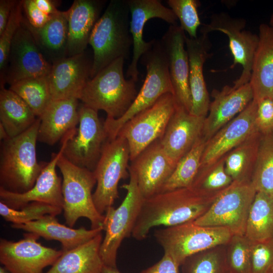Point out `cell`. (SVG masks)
<instances>
[{
  "instance_id": "1",
  "label": "cell",
  "mask_w": 273,
  "mask_h": 273,
  "mask_svg": "<svg viewBox=\"0 0 273 273\" xmlns=\"http://www.w3.org/2000/svg\"><path fill=\"white\" fill-rule=\"evenodd\" d=\"M223 190L208 192L189 187L144 199L132 237L142 240L154 227H169L195 221L209 209Z\"/></svg>"
},
{
  "instance_id": "2",
  "label": "cell",
  "mask_w": 273,
  "mask_h": 273,
  "mask_svg": "<svg viewBox=\"0 0 273 273\" xmlns=\"http://www.w3.org/2000/svg\"><path fill=\"white\" fill-rule=\"evenodd\" d=\"M130 15L127 0H111L92 31L93 50L90 78L115 60L127 59L132 46Z\"/></svg>"
},
{
  "instance_id": "3",
  "label": "cell",
  "mask_w": 273,
  "mask_h": 273,
  "mask_svg": "<svg viewBox=\"0 0 273 273\" xmlns=\"http://www.w3.org/2000/svg\"><path fill=\"white\" fill-rule=\"evenodd\" d=\"M40 119L23 133L3 141L0 161L1 187L22 193L34 185L45 164L36 159V145Z\"/></svg>"
},
{
  "instance_id": "4",
  "label": "cell",
  "mask_w": 273,
  "mask_h": 273,
  "mask_svg": "<svg viewBox=\"0 0 273 273\" xmlns=\"http://www.w3.org/2000/svg\"><path fill=\"white\" fill-rule=\"evenodd\" d=\"M124 60H115L88 80L79 98L83 104L114 119L127 111L138 93L136 82L124 77Z\"/></svg>"
},
{
  "instance_id": "5",
  "label": "cell",
  "mask_w": 273,
  "mask_h": 273,
  "mask_svg": "<svg viewBox=\"0 0 273 273\" xmlns=\"http://www.w3.org/2000/svg\"><path fill=\"white\" fill-rule=\"evenodd\" d=\"M57 167L63 177V210L66 223L72 228L79 218L85 217L89 220L91 229L103 228L104 215L96 209L93 197L92 190L97 183L94 171L74 165L63 155Z\"/></svg>"
},
{
  "instance_id": "6",
  "label": "cell",
  "mask_w": 273,
  "mask_h": 273,
  "mask_svg": "<svg viewBox=\"0 0 273 273\" xmlns=\"http://www.w3.org/2000/svg\"><path fill=\"white\" fill-rule=\"evenodd\" d=\"M233 235L225 228L201 226L192 221L157 230L154 236L164 254L180 266L192 255L226 245Z\"/></svg>"
},
{
  "instance_id": "7",
  "label": "cell",
  "mask_w": 273,
  "mask_h": 273,
  "mask_svg": "<svg viewBox=\"0 0 273 273\" xmlns=\"http://www.w3.org/2000/svg\"><path fill=\"white\" fill-rule=\"evenodd\" d=\"M129 181L122 185L126 191L125 198L116 208L109 207L105 212L103 229L105 235L100 247L104 265L117 267V251L122 241L131 236L144 198L141 193L135 174L128 170Z\"/></svg>"
},
{
  "instance_id": "8",
  "label": "cell",
  "mask_w": 273,
  "mask_h": 273,
  "mask_svg": "<svg viewBox=\"0 0 273 273\" xmlns=\"http://www.w3.org/2000/svg\"><path fill=\"white\" fill-rule=\"evenodd\" d=\"M256 192L251 181H233L217 196L209 209L193 222L201 226L225 228L234 235H245Z\"/></svg>"
},
{
  "instance_id": "9",
  "label": "cell",
  "mask_w": 273,
  "mask_h": 273,
  "mask_svg": "<svg viewBox=\"0 0 273 273\" xmlns=\"http://www.w3.org/2000/svg\"><path fill=\"white\" fill-rule=\"evenodd\" d=\"M130 150L126 140L118 135L108 139L94 170L97 181L93 200L98 212L104 214L118 198V186L128 176Z\"/></svg>"
},
{
  "instance_id": "10",
  "label": "cell",
  "mask_w": 273,
  "mask_h": 273,
  "mask_svg": "<svg viewBox=\"0 0 273 273\" xmlns=\"http://www.w3.org/2000/svg\"><path fill=\"white\" fill-rule=\"evenodd\" d=\"M98 112L82 104L78 109V128L63 138V155L74 165L93 171L108 139Z\"/></svg>"
},
{
  "instance_id": "11",
  "label": "cell",
  "mask_w": 273,
  "mask_h": 273,
  "mask_svg": "<svg viewBox=\"0 0 273 273\" xmlns=\"http://www.w3.org/2000/svg\"><path fill=\"white\" fill-rule=\"evenodd\" d=\"M176 105L173 94H165L153 105L133 117L121 127L118 135L124 138L128 143L130 162L162 136Z\"/></svg>"
},
{
  "instance_id": "12",
  "label": "cell",
  "mask_w": 273,
  "mask_h": 273,
  "mask_svg": "<svg viewBox=\"0 0 273 273\" xmlns=\"http://www.w3.org/2000/svg\"><path fill=\"white\" fill-rule=\"evenodd\" d=\"M140 60L146 68V78L130 107L116 120V124L120 127L153 105L163 95L168 93L173 95L167 57L161 41L154 39L151 48Z\"/></svg>"
},
{
  "instance_id": "13",
  "label": "cell",
  "mask_w": 273,
  "mask_h": 273,
  "mask_svg": "<svg viewBox=\"0 0 273 273\" xmlns=\"http://www.w3.org/2000/svg\"><path fill=\"white\" fill-rule=\"evenodd\" d=\"M244 19L234 18L226 13L213 14L209 23L201 29V34H208L219 31L228 37L229 48L233 57L231 68L237 64L242 67V72L234 84L241 85L249 82L254 54L258 43V35L247 30Z\"/></svg>"
},
{
  "instance_id": "14",
  "label": "cell",
  "mask_w": 273,
  "mask_h": 273,
  "mask_svg": "<svg viewBox=\"0 0 273 273\" xmlns=\"http://www.w3.org/2000/svg\"><path fill=\"white\" fill-rule=\"evenodd\" d=\"M40 237L27 233L16 242L0 240V262L9 273H42L62 255L57 250L42 245L37 241Z\"/></svg>"
},
{
  "instance_id": "15",
  "label": "cell",
  "mask_w": 273,
  "mask_h": 273,
  "mask_svg": "<svg viewBox=\"0 0 273 273\" xmlns=\"http://www.w3.org/2000/svg\"><path fill=\"white\" fill-rule=\"evenodd\" d=\"M8 64L1 83L10 85L27 78L48 77L51 71L52 65L43 56L23 20L12 42Z\"/></svg>"
},
{
  "instance_id": "16",
  "label": "cell",
  "mask_w": 273,
  "mask_h": 273,
  "mask_svg": "<svg viewBox=\"0 0 273 273\" xmlns=\"http://www.w3.org/2000/svg\"><path fill=\"white\" fill-rule=\"evenodd\" d=\"M257 107V102L253 100L244 110L206 142L200 168L214 164L259 132L256 124Z\"/></svg>"
},
{
  "instance_id": "17",
  "label": "cell",
  "mask_w": 273,
  "mask_h": 273,
  "mask_svg": "<svg viewBox=\"0 0 273 273\" xmlns=\"http://www.w3.org/2000/svg\"><path fill=\"white\" fill-rule=\"evenodd\" d=\"M130 20V32L132 39V56L126 70V76L134 80L138 79V64L142 56L152 47L154 39L147 42L143 38L146 22L151 19L159 18L170 25L177 24V18L168 7L159 0H127Z\"/></svg>"
},
{
  "instance_id": "18",
  "label": "cell",
  "mask_w": 273,
  "mask_h": 273,
  "mask_svg": "<svg viewBox=\"0 0 273 273\" xmlns=\"http://www.w3.org/2000/svg\"><path fill=\"white\" fill-rule=\"evenodd\" d=\"M57 153H53L51 161L45 164L33 187L22 193H14L0 187L1 202L14 209H20L28 204L38 202L63 209L64 201L61 179L57 174V163L63 155L65 141Z\"/></svg>"
},
{
  "instance_id": "19",
  "label": "cell",
  "mask_w": 273,
  "mask_h": 273,
  "mask_svg": "<svg viewBox=\"0 0 273 273\" xmlns=\"http://www.w3.org/2000/svg\"><path fill=\"white\" fill-rule=\"evenodd\" d=\"M176 165L158 139L131 161L128 170L135 174L139 190L146 199L160 193Z\"/></svg>"
},
{
  "instance_id": "20",
  "label": "cell",
  "mask_w": 273,
  "mask_h": 273,
  "mask_svg": "<svg viewBox=\"0 0 273 273\" xmlns=\"http://www.w3.org/2000/svg\"><path fill=\"white\" fill-rule=\"evenodd\" d=\"M186 36L180 26L172 25L160 41L166 55L175 101L190 112L192 103L189 85V57L185 48Z\"/></svg>"
},
{
  "instance_id": "21",
  "label": "cell",
  "mask_w": 273,
  "mask_h": 273,
  "mask_svg": "<svg viewBox=\"0 0 273 273\" xmlns=\"http://www.w3.org/2000/svg\"><path fill=\"white\" fill-rule=\"evenodd\" d=\"M208 113L206 116L202 136L206 142L230 122L253 100L249 82L241 85H225L221 90L213 89Z\"/></svg>"
},
{
  "instance_id": "22",
  "label": "cell",
  "mask_w": 273,
  "mask_h": 273,
  "mask_svg": "<svg viewBox=\"0 0 273 273\" xmlns=\"http://www.w3.org/2000/svg\"><path fill=\"white\" fill-rule=\"evenodd\" d=\"M92 62L85 53L67 57L52 64L48 76L52 100H79L89 79Z\"/></svg>"
},
{
  "instance_id": "23",
  "label": "cell",
  "mask_w": 273,
  "mask_h": 273,
  "mask_svg": "<svg viewBox=\"0 0 273 273\" xmlns=\"http://www.w3.org/2000/svg\"><path fill=\"white\" fill-rule=\"evenodd\" d=\"M205 118L192 114L177 104L166 130L160 139L165 153L176 164L202 136Z\"/></svg>"
},
{
  "instance_id": "24",
  "label": "cell",
  "mask_w": 273,
  "mask_h": 273,
  "mask_svg": "<svg viewBox=\"0 0 273 273\" xmlns=\"http://www.w3.org/2000/svg\"><path fill=\"white\" fill-rule=\"evenodd\" d=\"M185 44L189 61V85L192 103L190 113L206 117L210 103L204 77L203 66L210 56V42L207 34H201L196 38L186 36Z\"/></svg>"
},
{
  "instance_id": "25",
  "label": "cell",
  "mask_w": 273,
  "mask_h": 273,
  "mask_svg": "<svg viewBox=\"0 0 273 273\" xmlns=\"http://www.w3.org/2000/svg\"><path fill=\"white\" fill-rule=\"evenodd\" d=\"M105 3L99 0H75L66 11L68 22L67 57L84 52Z\"/></svg>"
},
{
  "instance_id": "26",
  "label": "cell",
  "mask_w": 273,
  "mask_h": 273,
  "mask_svg": "<svg viewBox=\"0 0 273 273\" xmlns=\"http://www.w3.org/2000/svg\"><path fill=\"white\" fill-rule=\"evenodd\" d=\"M78 99L75 98L52 100L39 118L38 141L53 145L79 122Z\"/></svg>"
},
{
  "instance_id": "27",
  "label": "cell",
  "mask_w": 273,
  "mask_h": 273,
  "mask_svg": "<svg viewBox=\"0 0 273 273\" xmlns=\"http://www.w3.org/2000/svg\"><path fill=\"white\" fill-rule=\"evenodd\" d=\"M259 40L253 59L249 84L253 100L273 99V29L268 24L259 27Z\"/></svg>"
},
{
  "instance_id": "28",
  "label": "cell",
  "mask_w": 273,
  "mask_h": 273,
  "mask_svg": "<svg viewBox=\"0 0 273 273\" xmlns=\"http://www.w3.org/2000/svg\"><path fill=\"white\" fill-rule=\"evenodd\" d=\"M56 216L46 215L39 219L24 224H12L11 226L36 234L46 240L58 241L61 243L63 251L88 241L103 231L102 227L90 230L83 227L73 229L59 223Z\"/></svg>"
},
{
  "instance_id": "29",
  "label": "cell",
  "mask_w": 273,
  "mask_h": 273,
  "mask_svg": "<svg viewBox=\"0 0 273 273\" xmlns=\"http://www.w3.org/2000/svg\"><path fill=\"white\" fill-rule=\"evenodd\" d=\"M23 21L31 32L44 57L51 64L67 57L68 22L66 11L59 12L42 27L31 26L23 16Z\"/></svg>"
},
{
  "instance_id": "30",
  "label": "cell",
  "mask_w": 273,
  "mask_h": 273,
  "mask_svg": "<svg viewBox=\"0 0 273 273\" xmlns=\"http://www.w3.org/2000/svg\"><path fill=\"white\" fill-rule=\"evenodd\" d=\"M102 233L62 255L46 273H101L104 265L100 254Z\"/></svg>"
},
{
  "instance_id": "31",
  "label": "cell",
  "mask_w": 273,
  "mask_h": 273,
  "mask_svg": "<svg viewBox=\"0 0 273 273\" xmlns=\"http://www.w3.org/2000/svg\"><path fill=\"white\" fill-rule=\"evenodd\" d=\"M1 84L0 124L13 138L29 129L38 117L20 96L5 88L3 83Z\"/></svg>"
},
{
  "instance_id": "32",
  "label": "cell",
  "mask_w": 273,
  "mask_h": 273,
  "mask_svg": "<svg viewBox=\"0 0 273 273\" xmlns=\"http://www.w3.org/2000/svg\"><path fill=\"white\" fill-rule=\"evenodd\" d=\"M245 235L251 242L273 238V196L256 192L249 212Z\"/></svg>"
},
{
  "instance_id": "33",
  "label": "cell",
  "mask_w": 273,
  "mask_h": 273,
  "mask_svg": "<svg viewBox=\"0 0 273 273\" xmlns=\"http://www.w3.org/2000/svg\"><path fill=\"white\" fill-rule=\"evenodd\" d=\"M261 134L256 132L225 156V170L233 181H251Z\"/></svg>"
},
{
  "instance_id": "34",
  "label": "cell",
  "mask_w": 273,
  "mask_h": 273,
  "mask_svg": "<svg viewBox=\"0 0 273 273\" xmlns=\"http://www.w3.org/2000/svg\"><path fill=\"white\" fill-rule=\"evenodd\" d=\"M205 144L206 141L202 136L177 162L160 193L192 186L200 167Z\"/></svg>"
},
{
  "instance_id": "35",
  "label": "cell",
  "mask_w": 273,
  "mask_h": 273,
  "mask_svg": "<svg viewBox=\"0 0 273 273\" xmlns=\"http://www.w3.org/2000/svg\"><path fill=\"white\" fill-rule=\"evenodd\" d=\"M251 183L257 192L273 196V131L261 134Z\"/></svg>"
},
{
  "instance_id": "36",
  "label": "cell",
  "mask_w": 273,
  "mask_h": 273,
  "mask_svg": "<svg viewBox=\"0 0 273 273\" xmlns=\"http://www.w3.org/2000/svg\"><path fill=\"white\" fill-rule=\"evenodd\" d=\"M39 118L52 101L48 77L29 78L10 85Z\"/></svg>"
},
{
  "instance_id": "37",
  "label": "cell",
  "mask_w": 273,
  "mask_h": 273,
  "mask_svg": "<svg viewBox=\"0 0 273 273\" xmlns=\"http://www.w3.org/2000/svg\"><path fill=\"white\" fill-rule=\"evenodd\" d=\"M180 266L181 273H231L227 262L225 245L192 255Z\"/></svg>"
},
{
  "instance_id": "38",
  "label": "cell",
  "mask_w": 273,
  "mask_h": 273,
  "mask_svg": "<svg viewBox=\"0 0 273 273\" xmlns=\"http://www.w3.org/2000/svg\"><path fill=\"white\" fill-rule=\"evenodd\" d=\"M63 209L49 204L33 202L20 209L11 208L0 202V215L7 221L12 224H24L40 219L46 215L57 216Z\"/></svg>"
},
{
  "instance_id": "39",
  "label": "cell",
  "mask_w": 273,
  "mask_h": 273,
  "mask_svg": "<svg viewBox=\"0 0 273 273\" xmlns=\"http://www.w3.org/2000/svg\"><path fill=\"white\" fill-rule=\"evenodd\" d=\"M251 244L245 235H233L225 245L231 273H252Z\"/></svg>"
},
{
  "instance_id": "40",
  "label": "cell",
  "mask_w": 273,
  "mask_h": 273,
  "mask_svg": "<svg viewBox=\"0 0 273 273\" xmlns=\"http://www.w3.org/2000/svg\"><path fill=\"white\" fill-rule=\"evenodd\" d=\"M225 170V156L207 167L200 168L191 187L208 192L217 191L233 182Z\"/></svg>"
},
{
  "instance_id": "41",
  "label": "cell",
  "mask_w": 273,
  "mask_h": 273,
  "mask_svg": "<svg viewBox=\"0 0 273 273\" xmlns=\"http://www.w3.org/2000/svg\"><path fill=\"white\" fill-rule=\"evenodd\" d=\"M167 3L180 22V26L189 35L196 38L197 30L201 22L198 8L199 2L197 0H168Z\"/></svg>"
},
{
  "instance_id": "42",
  "label": "cell",
  "mask_w": 273,
  "mask_h": 273,
  "mask_svg": "<svg viewBox=\"0 0 273 273\" xmlns=\"http://www.w3.org/2000/svg\"><path fill=\"white\" fill-rule=\"evenodd\" d=\"M22 1H18L14 7L7 24L0 35V70L3 75L5 70L13 39L21 26L23 15Z\"/></svg>"
},
{
  "instance_id": "43",
  "label": "cell",
  "mask_w": 273,
  "mask_h": 273,
  "mask_svg": "<svg viewBox=\"0 0 273 273\" xmlns=\"http://www.w3.org/2000/svg\"><path fill=\"white\" fill-rule=\"evenodd\" d=\"M251 257L252 273H271L273 271V238L251 242Z\"/></svg>"
},
{
  "instance_id": "44",
  "label": "cell",
  "mask_w": 273,
  "mask_h": 273,
  "mask_svg": "<svg viewBox=\"0 0 273 273\" xmlns=\"http://www.w3.org/2000/svg\"><path fill=\"white\" fill-rule=\"evenodd\" d=\"M256 124L261 134L273 131V99L266 98L257 102Z\"/></svg>"
},
{
  "instance_id": "45",
  "label": "cell",
  "mask_w": 273,
  "mask_h": 273,
  "mask_svg": "<svg viewBox=\"0 0 273 273\" xmlns=\"http://www.w3.org/2000/svg\"><path fill=\"white\" fill-rule=\"evenodd\" d=\"M22 8L27 22L36 28L44 26L52 16L42 12L37 7L34 0H23Z\"/></svg>"
},
{
  "instance_id": "46",
  "label": "cell",
  "mask_w": 273,
  "mask_h": 273,
  "mask_svg": "<svg viewBox=\"0 0 273 273\" xmlns=\"http://www.w3.org/2000/svg\"><path fill=\"white\" fill-rule=\"evenodd\" d=\"M179 267L169 256L164 254L159 261L140 273H180Z\"/></svg>"
},
{
  "instance_id": "47",
  "label": "cell",
  "mask_w": 273,
  "mask_h": 273,
  "mask_svg": "<svg viewBox=\"0 0 273 273\" xmlns=\"http://www.w3.org/2000/svg\"><path fill=\"white\" fill-rule=\"evenodd\" d=\"M18 1H0V35L3 32L10 18V15Z\"/></svg>"
},
{
  "instance_id": "48",
  "label": "cell",
  "mask_w": 273,
  "mask_h": 273,
  "mask_svg": "<svg viewBox=\"0 0 273 273\" xmlns=\"http://www.w3.org/2000/svg\"><path fill=\"white\" fill-rule=\"evenodd\" d=\"M37 7L44 13L52 16L57 13L59 1L52 0H34Z\"/></svg>"
},
{
  "instance_id": "49",
  "label": "cell",
  "mask_w": 273,
  "mask_h": 273,
  "mask_svg": "<svg viewBox=\"0 0 273 273\" xmlns=\"http://www.w3.org/2000/svg\"><path fill=\"white\" fill-rule=\"evenodd\" d=\"M101 273H121L117 268V267H113L104 265Z\"/></svg>"
},
{
  "instance_id": "50",
  "label": "cell",
  "mask_w": 273,
  "mask_h": 273,
  "mask_svg": "<svg viewBox=\"0 0 273 273\" xmlns=\"http://www.w3.org/2000/svg\"><path fill=\"white\" fill-rule=\"evenodd\" d=\"M268 25L273 29V12L271 14Z\"/></svg>"
},
{
  "instance_id": "51",
  "label": "cell",
  "mask_w": 273,
  "mask_h": 273,
  "mask_svg": "<svg viewBox=\"0 0 273 273\" xmlns=\"http://www.w3.org/2000/svg\"><path fill=\"white\" fill-rule=\"evenodd\" d=\"M0 273H9V272L3 266H1Z\"/></svg>"
},
{
  "instance_id": "52",
  "label": "cell",
  "mask_w": 273,
  "mask_h": 273,
  "mask_svg": "<svg viewBox=\"0 0 273 273\" xmlns=\"http://www.w3.org/2000/svg\"><path fill=\"white\" fill-rule=\"evenodd\" d=\"M271 273H273V271Z\"/></svg>"
}]
</instances>
